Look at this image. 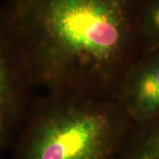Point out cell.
I'll return each instance as SVG.
<instances>
[{
	"mask_svg": "<svg viewBox=\"0 0 159 159\" xmlns=\"http://www.w3.org/2000/svg\"><path fill=\"white\" fill-rule=\"evenodd\" d=\"M144 0H8L22 25L39 69L55 84L77 83L122 52L128 24Z\"/></svg>",
	"mask_w": 159,
	"mask_h": 159,
	"instance_id": "obj_1",
	"label": "cell"
},
{
	"mask_svg": "<svg viewBox=\"0 0 159 159\" xmlns=\"http://www.w3.org/2000/svg\"><path fill=\"white\" fill-rule=\"evenodd\" d=\"M13 106V94L10 73L0 44V149L5 141Z\"/></svg>",
	"mask_w": 159,
	"mask_h": 159,
	"instance_id": "obj_4",
	"label": "cell"
},
{
	"mask_svg": "<svg viewBox=\"0 0 159 159\" xmlns=\"http://www.w3.org/2000/svg\"><path fill=\"white\" fill-rule=\"evenodd\" d=\"M111 137L106 115L80 103L67 104L41 119L23 159H105Z\"/></svg>",
	"mask_w": 159,
	"mask_h": 159,
	"instance_id": "obj_2",
	"label": "cell"
},
{
	"mask_svg": "<svg viewBox=\"0 0 159 159\" xmlns=\"http://www.w3.org/2000/svg\"><path fill=\"white\" fill-rule=\"evenodd\" d=\"M133 101L141 114H152L159 108V62L139 77L134 89Z\"/></svg>",
	"mask_w": 159,
	"mask_h": 159,
	"instance_id": "obj_3",
	"label": "cell"
},
{
	"mask_svg": "<svg viewBox=\"0 0 159 159\" xmlns=\"http://www.w3.org/2000/svg\"><path fill=\"white\" fill-rule=\"evenodd\" d=\"M148 11L152 25L159 31V0H149Z\"/></svg>",
	"mask_w": 159,
	"mask_h": 159,
	"instance_id": "obj_5",
	"label": "cell"
}]
</instances>
